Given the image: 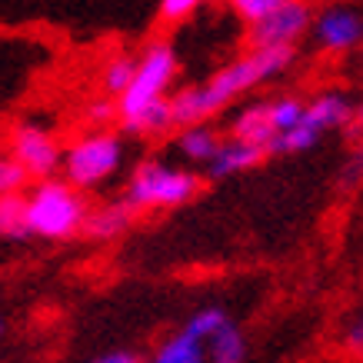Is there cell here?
<instances>
[{
    "mask_svg": "<svg viewBox=\"0 0 363 363\" xmlns=\"http://www.w3.org/2000/svg\"><path fill=\"white\" fill-rule=\"evenodd\" d=\"M90 210L67 180H40L27 194V233L44 240H67L87 227Z\"/></svg>",
    "mask_w": 363,
    "mask_h": 363,
    "instance_id": "cell-1",
    "label": "cell"
},
{
    "mask_svg": "<svg viewBox=\"0 0 363 363\" xmlns=\"http://www.w3.org/2000/svg\"><path fill=\"white\" fill-rule=\"evenodd\" d=\"M294 60V47H274V50H250V54L237 57L233 64L220 67L207 84H200L203 100H207V111L217 113L223 111L233 97H240L247 90H253L257 84L284 74Z\"/></svg>",
    "mask_w": 363,
    "mask_h": 363,
    "instance_id": "cell-2",
    "label": "cell"
},
{
    "mask_svg": "<svg viewBox=\"0 0 363 363\" xmlns=\"http://www.w3.org/2000/svg\"><path fill=\"white\" fill-rule=\"evenodd\" d=\"M123 164V143L111 130L80 133L74 143L64 147V180L77 190L100 187L111 180Z\"/></svg>",
    "mask_w": 363,
    "mask_h": 363,
    "instance_id": "cell-3",
    "label": "cell"
},
{
    "mask_svg": "<svg viewBox=\"0 0 363 363\" xmlns=\"http://www.w3.org/2000/svg\"><path fill=\"white\" fill-rule=\"evenodd\" d=\"M177 77V54L167 40H154L140 57H137V77L127 87L117 111H121V123L140 117L147 107H154L157 100H167V90Z\"/></svg>",
    "mask_w": 363,
    "mask_h": 363,
    "instance_id": "cell-4",
    "label": "cell"
},
{
    "mask_svg": "<svg viewBox=\"0 0 363 363\" xmlns=\"http://www.w3.org/2000/svg\"><path fill=\"white\" fill-rule=\"evenodd\" d=\"M197 190H200V177L194 170H180V167L160 164V160H147V164L133 170L130 184H127V203L140 210L180 207Z\"/></svg>",
    "mask_w": 363,
    "mask_h": 363,
    "instance_id": "cell-5",
    "label": "cell"
},
{
    "mask_svg": "<svg viewBox=\"0 0 363 363\" xmlns=\"http://www.w3.org/2000/svg\"><path fill=\"white\" fill-rule=\"evenodd\" d=\"M11 157L27 170V177L54 180L57 170H64V147L47 127L37 123H17L11 130Z\"/></svg>",
    "mask_w": 363,
    "mask_h": 363,
    "instance_id": "cell-6",
    "label": "cell"
},
{
    "mask_svg": "<svg viewBox=\"0 0 363 363\" xmlns=\"http://www.w3.org/2000/svg\"><path fill=\"white\" fill-rule=\"evenodd\" d=\"M310 27H313V17H310L307 4H300V0H280V7L267 21L247 27V40H250V50L294 47Z\"/></svg>",
    "mask_w": 363,
    "mask_h": 363,
    "instance_id": "cell-7",
    "label": "cell"
},
{
    "mask_svg": "<svg viewBox=\"0 0 363 363\" xmlns=\"http://www.w3.org/2000/svg\"><path fill=\"white\" fill-rule=\"evenodd\" d=\"M313 37L323 50H350L363 40V17L350 7H327L313 21Z\"/></svg>",
    "mask_w": 363,
    "mask_h": 363,
    "instance_id": "cell-8",
    "label": "cell"
},
{
    "mask_svg": "<svg viewBox=\"0 0 363 363\" xmlns=\"http://www.w3.org/2000/svg\"><path fill=\"white\" fill-rule=\"evenodd\" d=\"M230 137L243 143H253V147H264L267 154H270V143L277 140V127H274V117H270V100L243 107L230 121Z\"/></svg>",
    "mask_w": 363,
    "mask_h": 363,
    "instance_id": "cell-9",
    "label": "cell"
},
{
    "mask_svg": "<svg viewBox=\"0 0 363 363\" xmlns=\"http://www.w3.org/2000/svg\"><path fill=\"white\" fill-rule=\"evenodd\" d=\"M264 147H253V143H243V140H227L220 143L217 157L210 160V177H230V174H243V170H253V167L264 160Z\"/></svg>",
    "mask_w": 363,
    "mask_h": 363,
    "instance_id": "cell-10",
    "label": "cell"
},
{
    "mask_svg": "<svg viewBox=\"0 0 363 363\" xmlns=\"http://www.w3.org/2000/svg\"><path fill=\"white\" fill-rule=\"evenodd\" d=\"M130 213H133V207L127 203V200L104 203V207L90 210L84 233H87V237H94V240H113V237H121V233L130 227Z\"/></svg>",
    "mask_w": 363,
    "mask_h": 363,
    "instance_id": "cell-11",
    "label": "cell"
},
{
    "mask_svg": "<svg viewBox=\"0 0 363 363\" xmlns=\"http://www.w3.org/2000/svg\"><path fill=\"white\" fill-rule=\"evenodd\" d=\"M303 121H307L317 133H323V130H333V127L353 121V107L347 104L343 94H320L317 100H310L307 104Z\"/></svg>",
    "mask_w": 363,
    "mask_h": 363,
    "instance_id": "cell-12",
    "label": "cell"
},
{
    "mask_svg": "<svg viewBox=\"0 0 363 363\" xmlns=\"http://www.w3.org/2000/svg\"><path fill=\"white\" fill-rule=\"evenodd\" d=\"M180 154L187 157V160H194V164H207L217 157V150H220V133L213 130L210 123H197V127H187V130H180Z\"/></svg>",
    "mask_w": 363,
    "mask_h": 363,
    "instance_id": "cell-13",
    "label": "cell"
},
{
    "mask_svg": "<svg viewBox=\"0 0 363 363\" xmlns=\"http://www.w3.org/2000/svg\"><path fill=\"white\" fill-rule=\"evenodd\" d=\"M147 363H207V350H203V343L197 337L180 330L174 337H167Z\"/></svg>",
    "mask_w": 363,
    "mask_h": 363,
    "instance_id": "cell-14",
    "label": "cell"
},
{
    "mask_svg": "<svg viewBox=\"0 0 363 363\" xmlns=\"http://www.w3.org/2000/svg\"><path fill=\"white\" fill-rule=\"evenodd\" d=\"M170 111H174V127H180V130L197 127V123H207V117H210L200 84L197 87H184V90H177V94H170Z\"/></svg>",
    "mask_w": 363,
    "mask_h": 363,
    "instance_id": "cell-15",
    "label": "cell"
},
{
    "mask_svg": "<svg viewBox=\"0 0 363 363\" xmlns=\"http://www.w3.org/2000/svg\"><path fill=\"white\" fill-rule=\"evenodd\" d=\"M137 77V57L130 54H117L111 57L107 64H104V74H100V84L107 90V97L111 100H121L127 94V87L133 84Z\"/></svg>",
    "mask_w": 363,
    "mask_h": 363,
    "instance_id": "cell-16",
    "label": "cell"
},
{
    "mask_svg": "<svg viewBox=\"0 0 363 363\" xmlns=\"http://www.w3.org/2000/svg\"><path fill=\"white\" fill-rule=\"evenodd\" d=\"M243 357H247V340H243V333L237 330L233 323H227V327L207 343L210 363H243Z\"/></svg>",
    "mask_w": 363,
    "mask_h": 363,
    "instance_id": "cell-17",
    "label": "cell"
},
{
    "mask_svg": "<svg viewBox=\"0 0 363 363\" xmlns=\"http://www.w3.org/2000/svg\"><path fill=\"white\" fill-rule=\"evenodd\" d=\"M174 127V111H170V97L167 100H157L154 107H147L140 117L123 123L127 133H140V137H154V133H167Z\"/></svg>",
    "mask_w": 363,
    "mask_h": 363,
    "instance_id": "cell-18",
    "label": "cell"
},
{
    "mask_svg": "<svg viewBox=\"0 0 363 363\" xmlns=\"http://www.w3.org/2000/svg\"><path fill=\"white\" fill-rule=\"evenodd\" d=\"M227 323H230V320H227V313H223L220 307H203L184 323V330H187L190 337H197L200 343H210Z\"/></svg>",
    "mask_w": 363,
    "mask_h": 363,
    "instance_id": "cell-19",
    "label": "cell"
},
{
    "mask_svg": "<svg viewBox=\"0 0 363 363\" xmlns=\"http://www.w3.org/2000/svg\"><path fill=\"white\" fill-rule=\"evenodd\" d=\"M317 140H320V133L313 130L307 121H300L294 130L280 133V137L270 143V154H300V150H310Z\"/></svg>",
    "mask_w": 363,
    "mask_h": 363,
    "instance_id": "cell-20",
    "label": "cell"
},
{
    "mask_svg": "<svg viewBox=\"0 0 363 363\" xmlns=\"http://www.w3.org/2000/svg\"><path fill=\"white\" fill-rule=\"evenodd\" d=\"M0 233L23 237L27 233V197H4L0 200Z\"/></svg>",
    "mask_w": 363,
    "mask_h": 363,
    "instance_id": "cell-21",
    "label": "cell"
},
{
    "mask_svg": "<svg viewBox=\"0 0 363 363\" xmlns=\"http://www.w3.org/2000/svg\"><path fill=\"white\" fill-rule=\"evenodd\" d=\"M307 113V104H300L297 97H280V100H270V117H274V127H277V137L286 130H294Z\"/></svg>",
    "mask_w": 363,
    "mask_h": 363,
    "instance_id": "cell-22",
    "label": "cell"
},
{
    "mask_svg": "<svg viewBox=\"0 0 363 363\" xmlns=\"http://www.w3.org/2000/svg\"><path fill=\"white\" fill-rule=\"evenodd\" d=\"M23 187H27V170L11 154H0V200L17 197Z\"/></svg>",
    "mask_w": 363,
    "mask_h": 363,
    "instance_id": "cell-23",
    "label": "cell"
},
{
    "mask_svg": "<svg viewBox=\"0 0 363 363\" xmlns=\"http://www.w3.org/2000/svg\"><path fill=\"white\" fill-rule=\"evenodd\" d=\"M277 7H280V0H233V13H237L247 27L267 21Z\"/></svg>",
    "mask_w": 363,
    "mask_h": 363,
    "instance_id": "cell-24",
    "label": "cell"
},
{
    "mask_svg": "<svg viewBox=\"0 0 363 363\" xmlns=\"http://www.w3.org/2000/svg\"><path fill=\"white\" fill-rule=\"evenodd\" d=\"M197 7H200L197 0H160L157 4V17L164 23H184L187 17H194Z\"/></svg>",
    "mask_w": 363,
    "mask_h": 363,
    "instance_id": "cell-25",
    "label": "cell"
},
{
    "mask_svg": "<svg viewBox=\"0 0 363 363\" xmlns=\"http://www.w3.org/2000/svg\"><path fill=\"white\" fill-rule=\"evenodd\" d=\"M113 117L121 121V111H117V100H111V97H107V100H94V104L87 107V121L94 123L97 130H104V127H107V123H111Z\"/></svg>",
    "mask_w": 363,
    "mask_h": 363,
    "instance_id": "cell-26",
    "label": "cell"
},
{
    "mask_svg": "<svg viewBox=\"0 0 363 363\" xmlns=\"http://www.w3.org/2000/svg\"><path fill=\"white\" fill-rule=\"evenodd\" d=\"M363 177V150H357L353 154V160L347 164V174H343V187H353L357 180Z\"/></svg>",
    "mask_w": 363,
    "mask_h": 363,
    "instance_id": "cell-27",
    "label": "cell"
},
{
    "mask_svg": "<svg viewBox=\"0 0 363 363\" xmlns=\"http://www.w3.org/2000/svg\"><path fill=\"white\" fill-rule=\"evenodd\" d=\"M90 363H140V357L133 350H113V353H104V357H97V360Z\"/></svg>",
    "mask_w": 363,
    "mask_h": 363,
    "instance_id": "cell-28",
    "label": "cell"
},
{
    "mask_svg": "<svg viewBox=\"0 0 363 363\" xmlns=\"http://www.w3.org/2000/svg\"><path fill=\"white\" fill-rule=\"evenodd\" d=\"M347 347L357 353H363V320L360 323H353L350 330H347Z\"/></svg>",
    "mask_w": 363,
    "mask_h": 363,
    "instance_id": "cell-29",
    "label": "cell"
},
{
    "mask_svg": "<svg viewBox=\"0 0 363 363\" xmlns=\"http://www.w3.org/2000/svg\"><path fill=\"white\" fill-rule=\"evenodd\" d=\"M353 127H357V130H363V104L353 111Z\"/></svg>",
    "mask_w": 363,
    "mask_h": 363,
    "instance_id": "cell-30",
    "label": "cell"
},
{
    "mask_svg": "<svg viewBox=\"0 0 363 363\" xmlns=\"http://www.w3.org/2000/svg\"><path fill=\"white\" fill-rule=\"evenodd\" d=\"M0 333H4V323H0Z\"/></svg>",
    "mask_w": 363,
    "mask_h": 363,
    "instance_id": "cell-31",
    "label": "cell"
}]
</instances>
